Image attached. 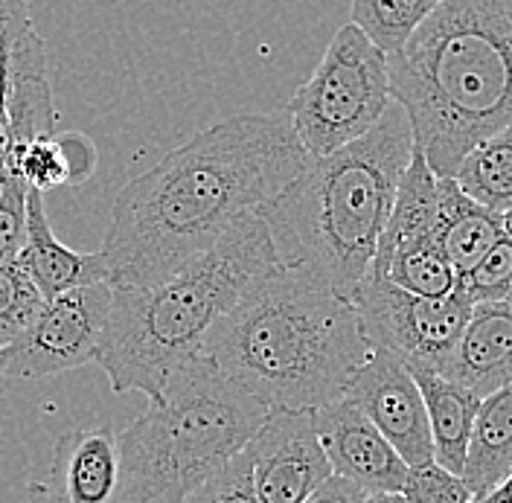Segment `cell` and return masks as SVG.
Listing matches in <instances>:
<instances>
[{
    "label": "cell",
    "mask_w": 512,
    "mask_h": 503,
    "mask_svg": "<svg viewBox=\"0 0 512 503\" xmlns=\"http://www.w3.org/2000/svg\"><path fill=\"white\" fill-rule=\"evenodd\" d=\"M288 111L236 114L120 189L102 242L108 283L158 285L207 253L306 169Z\"/></svg>",
    "instance_id": "6da1fadb"
},
{
    "label": "cell",
    "mask_w": 512,
    "mask_h": 503,
    "mask_svg": "<svg viewBox=\"0 0 512 503\" xmlns=\"http://www.w3.org/2000/svg\"><path fill=\"white\" fill-rule=\"evenodd\" d=\"M204 355L265 410H318L344 396L370 346L350 297L274 265L216 320Z\"/></svg>",
    "instance_id": "7a4b0ae2"
},
{
    "label": "cell",
    "mask_w": 512,
    "mask_h": 503,
    "mask_svg": "<svg viewBox=\"0 0 512 503\" xmlns=\"http://www.w3.org/2000/svg\"><path fill=\"white\" fill-rule=\"evenodd\" d=\"M390 94L414 146L451 178L480 140L512 123V0H446L387 56Z\"/></svg>",
    "instance_id": "3957f363"
},
{
    "label": "cell",
    "mask_w": 512,
    "mask_h": 503,
    "mask_svg": "<svg viewBox=\"0 0 512 503\" xmlns=\"http://www.w3.org/2000/svg\"><path fill=\"white\" fill-rule=\"evenodd\" d=\"M411 155L414 131L405 108L393 102L370 134L326 158H309L283 192L256 210L277 262L352 297L376 259Z\"/></svg>",
    "instance_id": "277c9868"
},
{
    "label": "cell",
    "mask_w": 512,
    "mask_h": 503,
    "mask_svg": "<svg viewBox=\"0 0 512 503\" xmlns=\"http://www.w3.org/2000/svg\"><path fill=\"white\" fill-rule=\"evenodd\" d=\"M274 265L280 262L265 221L248 213L169 280L114 288L94 358L111 390L143 393L149 402L160 399L169 376L204 355L216 320Z\"/></svg>",
    "instance_id": "5b68a950"
},
{
    "label": "cell",
    "mask_w": 512,
    "mask_h": 503,
    "mask_svg": "<svg viewBox=\"0 0 512 503\" xmlns=\"http://www.w3.org/2000/svg\"><path fill=\"white\" fill-rule=\"evenodd\" d=\"M268 410L198 355L123 434L117 503H181L245 451Z\"/></svg>",
    "instance_id": "8992f818"
},
{
    "label": "cell",
    "mask_w": 512,
    "mask_h": 503,
    "mask_svg": "<svg viewBox=\"0 0 512 503\" xmlns=\"http://www.w3.org/2000/svg\"><path fill=\"white\" fill-rule=\"evenodd\" d=\"M390 105L387 56L355 24H347L335 32L286 111L306 155L326 158L370 134Z\"/></svg>",
    "instance_id": "52a82bcc"
},
{
    "label": "cell",
    "mask_w": 512,
    "mask_h": 503,
    "mask_svg": "<svg viewBox=\"0 0 512 503\" xmlns=\"http://www.w3.org/2000/svg\"><path fill=\"white\" fill-rule=\"evenodd\" d=\"M361 335L370 349L396 355L408 370L443 373L472 315V300L457 285L446 297H419L387 277L367 274L352 291Z\"/></svg>",
    "instance_id": "ba28073f"
},
{
    "label": "cell",
    "mask_w": 512,
    "mask_h": 503,
    "mask_svg": "<svg viewBox=\"0 0 512 503\" xmlns=\"http://www.w3.org/2000/svg\"><path fill=\"white\" fill-rule=\"evenodd\" d=\"M114 300V285L70 288L44 300L32 326L6 346V373L15 378H47L85 367L96 358Z\"/></svg>",
    "instance_id": "9c48e42d"
},
{
    "label": "cell",
    "mask_w": 512,
    "mask_h": 503,
    "mask_svg": "<svg viewBox=\"0 0 512 503\" xmlns=\"http://www.w3.org/2000/svg\"><path fill=\"white\" fill-rule=\"evenodd\" d=\"M245 451L259 503H303L332 477L312 410H268Z\"/></svg>",
    "instance_id": "30bf717a"
},
{
    "label": "cell",
    "mask_w": 512,
    "mask_h": 503,
    "mask_svg": "<svg viewBox=\"0 0 512 503\" xmlns=\"http://www.w3.org/2000/svg\"><path fill=\"white\" fill-rule=\"evenodd\" d=\"M344 396L379 428V434L408 466L434 460L431 428L419 384L396 355L370 349L367 361L350 378Z\"/></svg>",
    "instance_id": "8fae6325"
},
{
    "label": "cell",
    "mask_w": 512,
    "mask_h": 503,
    "mask_svg": "<svg viewBox=\"0 0 512 503\" xmlns=\"http://www.w3.org/2000/svg\"><path fill=\"white\" fill-rule=\"evenodd\" d=\"M312 413H315L320 445L326 451V460L335 477L350 480L364 495L402 489L408 463L347 396Z\"/></svg>",
    "instance_id": "7c38bea8"
},
{
    "label": "cell",
    "mask_w": 512,
    "mask_h": 503,
    "mask_svg": "<svg viewBox=\"0 0 512 503\" xmlns=\"http://www.w3.org/2000/svg\"><path fill=\"white\" fill-rule=\"evenodd\" d=\"M120 445L108 425L73 428L53 451L50 474L30 483V503H117Z\"/></svg>",
    "instance_id": "4fadbf2b"
},
{
    "label": "cell",
    "mask_w": 512,
    "mask_h": 503,
    "mask_svg": "<svg viewBox=\"0 0 512 503\" xmlns=\"http://www.w3.org/2000/svg\"><path fill=\"white\" fill-rule=\"evenodd\" d=\"M3 117H6V137H9L12 158L35 137L56 134L59 117L53 105V85L47 76L44 41L38 38L32 21L9 35Z\"/></svg>",
    "instance_id": "5bb4252c"
},
{
    "label": "cell",
    "mask_w": 512,
    "mask_h": 503,
    "mask_svg": "<svg viewBox=\"0 0 512 503\" xmlns=\"http://www.w3.org/2000/svg\"><path fill=\"white\" fill-rule=\"evenodd\" d=\"M440 376L486 399L512 384V297L478 303Z\"/></svg>",
    "instance_id": "9a60e30c"
},
{
    "label": "cell",
    "mask_w": 512,
    "mask_h": 503,
    "mask_svg": "<svg viewBox=\"0 0 512 503\" xmlns=\"http://www.w3.org/2000/svg\"><path fill=\"white\" fill-rule=\"evenodd\" d=\"M18 259L44 300L70 288L108 283V262L102 251L76 253L56 239L44 210V192L38 189H27V236Z\"/></svg>",
    "instance_id": "2e32d148"
},
{
    "label": "cell",
    "mask_w": 512,
    "mask_h": 503,
    "mask_svg": "<svg viewBox=\"0 0 512 503\" xmlns=\"http://www.w3.org/2000/svg\"><path fill=\"white\" fill-rule=\"evenodd\" d=\"M419 384L425 413H428V428H431V445H434V460L454 474H463L466 451L472 440V425L480 408V396L472 390L454 384L451 378L428 370H411Z\"/></svg>",
    "instance_id": "e0dca14e"
},
{
    "label": "cell",
    "mask_w": 512,
    "mask_h": 503,
    "mask_svg": "<svg viewBox=\"0 0 512 503\" xmlns=\"http://www.w3.org/2000/svg\"><path fill=\"white\" fill-rule=\"evenodd\" d=\"M512 474V384L480 399L463 480L475 498L489 495Z\"/></svg>",
    "instance_id": "ac0fdd59"
},
{
    "label": "cell",
    "mask_w": 512,
    "mask_h": 503,
    "mask_svg": "<svg viewBox=\"0 0 512 503\" xmlns=\"http://www.w3.org/2000/svg\"><path fill=\"white\" fill-rule=\"evenodd\" d=\"M440 248L457 271L466 277L492 245L504 236L501 216L483 210L469 195H463L451 178H440Z\"/></svg>",
    "instance_id": "d6986e66"
},
{
    "label": "cell",
    "mask_w": 512,
    "mask_h": 503,
    "mask_svg": "<svg viewBox=\"0 0 512 503\" xmlns=\"http://www.w3.org/2000/svg\"><path fill=\"white\" fill-rule=\"evenodd\" d=\"M451 181L483 210L504 216L512 210V123L460 160Z\"/></svg>",
    "instance_id": "ffe728a7"
},
{
    "label": "cell",
    "mask_w": 512,
    "mask_h": 503,
    "mask_svg": "<svg viewBox=\"0 0 512 503\" xmlns=\"http://www.w3.org/2000/svg\"><path fill=\"white\" fill-rule=\"evenodd\" d=\"M446 0H352V21L384 56H393Z\"/></svg>",
    "instance_id": "44dd1931"
},
{
    "label": "cell",
    "mask_w": 512,
    "mask_h": 503,
    "mask_svg": "<svg viewBox=\"0 0 512 503\" xmlns=\"http://www.w3.org/2000/svg\"><path fill=\"white\" fill-rule=\"evenodd\" d=\"M367 274H379L387 277L393 285L419 294V297H446L451 294L460 277L451 268L446 253L440 245H422V248H405V251L390 253L387 259L370 265Z\"/></svg>",
    "instance_id": "7402d4cb"
},
{
    "label": "cell",
    "mask_w": 512,
    "mask_h": 503,
    "mask_svg": "<svg viewBox=\"0 0 512 503\" xmlns=\"http://www.w3.org/2000/svg\"><path fill=\"white\" fill-rule=\"evenodd\" d=\"M44 294L32 283L21 259L0 262V344L12 346L38 317Z\"/></svg>",
    "instance_id": "603a6c76"
},
{
    "label": "cell",
    "mask_w": 512,
    "mask_h": 503,
    "mask_svg": "<svg viewBox=\"0 0 512 503\" xmlns=\"http://www.w3.org/2000/svg\"><path fill=\"white\" fill-rule=\"evenodd\" d=\"M460 288L466 291V297L472 300V306L478 303H498V300H510L512 297V239L504 233L492 251L480 259L478 265L460 277Z\"/></svg>",
    "instance_id": "cb8c5ba5"
},
{
    "label": "cell",
    "mask_w": 512,
    "mask_h": 503,
    "mask_svg": "<svg viewBox=\"0 0 512 503\" xmlns=\"http://www.w3.org/2000/svg\"><path fill=\"white\" fill-rule=\"evenodd\" d=\"M15 169L24 178L27 189L50 192L56 187H70L67 178V163H64L59 134H44L30 140L24 149L15 152Z\"/></svg>",
    "instance_id": "d4e9b609"
},
{
    "label": "cell",
    "mask_w": 512,
    "mask_h": 503,
    "mask_svg": "<svg viewBox=\"0 0 512 503\" xmlns=\"http://www.w3.org/2000/svg\"><path fill=\"white\" fill-rule=\"evenodd\" d=\"M399 495L408 503H472L475 495L460 474L443 469L437 460L408 466Z\"/></svg>",
    "instance_id": "484cf974"
},
{
    "label": "cell",
    "mask_w": 512,
    "mask_h": 503,
    "mask_svg": "<svg viewBox=\"0 0 512 503\" xmlns=\"http://www.w3.org/2000/svg\"><path fill=\"white\" fill-rule=\"evenodd\" d=\"M181 503H259L254 489V472L248 451L236 454L201 486H195Z\"/></svg>",
    "instance_id": "4316f807"
},
{
    "label": "cell",
    "mask_w": 512,
    "mask_h": 503,
    "mask_svg": "<svg viewBox=\"0 0 512 503\" xmlns=\"http://www.w3.org/2000/svg\"><path fill=\"white\" fill-rule=\"evenodd\" d=\"M59 146H62L64 163H67V178L70 187L73 184H85L99 166V155H96L94 140L82 131H64L59 134Z\"/></svg>",
    "instance_id": "83f0119b"
},
{
    "label": "cell",
    "mask_w": 512,
    "mask_h": 503,
    "mask_svg": "<svg viewBox=\"0 0 512 503\" xmlns=\"http://www.w3.org/2000/svg\"><path fill=\"white\" fill-rule=\"evenodd\" d=\"M27 236V201L0 207V262L18 259Z\"/></svg>",
    "instance_id": "f1b7e54d"
},
{
    "label": "cell",
    "mask_w": 512,
    "mask_h": 503,
    "mask_svg": "<svg viewBox=\"0 0 512 503\" xmlns=\"http://www.w3.org/2000/svg\"><path fill=\"white\" fill-rule=\"evenodd\" d=\"M364 501V492L358 486H352L350 480L344 477H329L320 489H315L303 503H361Z\"/></svg>",
    "instance_id": "f546056e"
},
{
    "label": "cell",
    "mask_w": 512,
    "mask_h": 503,
    "mask_svg": "<svg viewBox=\"0 0 512 503\" xmlns=\"http://www.w3.org/2000/svg\"><path fill=\"white\" fill-rule=\"evenodd\" d=\"M472 503H512V474L501 483V486H495L489 495H483V498H475Z\"/></svg>",
    "instance_id": "4dcf8cb0"
},
{
    "label": "cell",
    "mask_w": 512,
    "mask_h": 503,
    "mask_svg": "<svg viewBox=\"0 0 512 503\" xmlns=\"http://www.w3.org/2000/svg\"><path fill=\"white\" fill-rule=\"evenodd\" d=\"M361 503H408L399 492H379V495H364Z\"/></svg>",
    "instance_id": "1f68e13d"
},
{
    "label": "cell",
    "mask_w": 512,
    "mask_h": 503,
    "mask_svg": "<svg viewBox=\"0 0 512 503\" xmlns=\"http://www.w3.org/2000/svg\"><path fill=\"white\" fill-rule=\"evenodd\" d=\"M30 0H0V12L3 15H15V12H27Z\"/></svg>",
    "instance_id": "d6a6232c"
},
{
    "label": "cell",
    "mask_w": 512,
    "mask_h": 503,
    "mask_svg": "<svg viewBox=\"0 0 512 503\" xmlns=\"http://www.w3.org/2000/svg\"><path fill=\"white\" fill-rule=\"evenodd\" d=\"M501 221H504V233H507V236L512 239V210L510 213H504V216H501Z\"/></svg>",
    "instance_id": "836d02e7"
},
{
    "label": "cell",
    "mask_w": 512,
    "mask_h": 503,
    "mask_svg": "<svg viewBox=\"0 0 512 503\" xmlns=\"http://www.w3.org/2000/svg\"><path fill=\"white\" fill-rule=\"evenodd\" d=\"M6 373V346L0 344V376Z\"/></svg>",
    "instance_id": "e575fe53"
}]
</instances>
